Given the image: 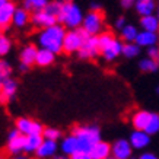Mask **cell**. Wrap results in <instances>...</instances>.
<instances>
[{"mask_svg":"<svg viewBox=\"0 0 159 159\" xmlns=\"http://www.w3.org/2000/svg\"><path fill=\"white\" fill-rule=\"evenodd\" d=\"M134 3H136V0H120V6L125 10L134 7Z\"/></svg>","mask_w":159,"mask_h":159,"instance_id":"f35d334b","label":"cell"},{"mask_svg":"<svg viewBox=\"0 0 159 159\" xmlns=\"http://www.w3.org/2000/svg\"><path fill=\"white\" fill-rule=\"evenodd\" d=\"M82 29L91 37H98L104 32V15L102 12H89L85 15Z\"/></svg>","mask_w":159,"mask_h":159,"instance_id":"5b68a950","label":"cell"},{"mask_svg":"<svg viewBox=\"0 0 159 159\" xmlns=\"http://www.w3.org/2000/svg\"><path fill=\"white\" fill-rule=\"evenodd\" d=\"M89 35L83 31L82 28L73 29V31H67V34L64 37V43H63V51L67 54H75L79 53L82 48L85 39Z\"/></svg>","mask_w":159,"mask_h":159,"instance_id":"277c9868","label":"cell"},{"mask_svg":"<svg viewBox=\"0 0 159 159\" xmlns=\"http://www.w3.org/2000/svg\"><path fill=\"white\" fill-rule=\"evenodd\" d=\"M31 22H32L34 26H37V28H39V29L50 28V26L58 24L57 18H56L54 15H51L50 12H47L45 9L41 10V12H35V13H32V16H31Z\"/></svg>","mask_w":159,"mask_h":159,"instance_id":"30bf717a","label":"cell"},{"mask_svg":"<svg viewBox=\"0 0 159 159\" xmlns=\"http://www.w3.org/2000/svg\"><path fill=\"white\" fill-rule=\"evenodd\" d=\"M156 93H158V95H159V85H158V86H156Z\"/></svg>","mask_w":159,"mask_h":159,"instance_id":"c3c4849f","label":"cell"},{"mask_svg":"<svg viewBox=\"0 0 159 159\" xmlns=\"http://www.w3.org/2000/svg\"><path fill=\"white\" fill-rule=\"evenodd\" d=\"M2 102H5V101H3V98H2V95H0V104H2Z\"/></svg>","mask_w":159,"mask_h":159,"instance_id":"681fc988","label":"cell"},{"mask_svg":"<svg viewBox=\"0 0 159 159\" xmlns=\"http://www.w3.org/2000/svg\"><path fill=\"white\" fill-rule=\"evenodd\" d=\"M125 25H127V24H125V18H124V16H120V18H117L116 22H114V26H116L118 31H121V29L124 28Z\"/></svg>","mask_w":159,"mask_h":159,"instance_id":"ab89813d","label":"cell"},{"mask_svg":"<svg viewBox=\"0 0 159 159\" xmlns=\"http://www.w3.org/2000/svg\"><path fill=\"white\" fill-rule=\"evenodd\" d=\"M152 111L148 110H139L131 116V125L134 127V130H146V127L149 124Z\"/></svg>","mask_w":159,"mask_h":159,"instance_id":"2e32d148","label":"cell"},{"mask_svg":"<svg viewBox=\"0 0 159 159\" xmlns=\"http://www.w3.org/2000/svg\"><path fill=\"white\" fill-rule=\"evenodd\" d=\"M108 159H116V158H114V156H110V158H108Z\"/></svg>","mask_w":159,"mask_h":159,"instance_id":"816d5d0a","label":"cell"},{"mask_svg":"<svg viewBox=\"0 0 159 159\" xmlns=\"http://www.w3.org/2000/svg\"><path fill=\"white\" fill-rule=\"evenodd\" d=\"M10 50H12V39L7 35L0 34V58L9 54Z\"/></svg>","mask_w":159,"mask_h":159,"instance_id":"d6a6232c","label":"cell"},{"mask_svg":"<svg viewBox=\"0 0 159 159\" xmlns=\"http://www.w3.org/2000/svg\"><path fill=\"white\" fill-rule=\"evenodd\" d=\"M146 57L149 58H153L156 61H159V45H153V47H149V48H146Z\"/></svg>","mask_w":159,"mask_h":159,"instance_id":"d590c367","label":"cell"},{"mask_svg":"<svg viewBox=\"0 0 159 159\" xmlns=\"http://www.w3.org/2000/svg\"><path fill=\"white\" fill-rule=\"evenodd\" d=\"M158 34H159V32H158Z\"/></svg>","mask_w":159,"mask_h":159,"instance_id":"db71d44e","label":"cell"},{"mask_svg":"<svg viewBox=\"0 0 159 159\" xmlns=\"http://www.w3.org/2000/svg\"><path fill=\"white\" fill-rule=\"evenodd\" d=\"M61 6H63V2H50L48 6L45 7V10H47V12H50L51 15H54L56 18H58L60 10H61Z\"/></svg>","mask_w":159,"mask_h":159,"instance_id":"e575fe53","label":"cell"},{"mask_svg":"<svg viewBox=\"0 0 159 159\" xmlns=\"http://www.w3.org/2000/svg\"><path fill=\"white\" fill-rule=\"evenodd\" d=\"M134 10L140 18L150 16V15H155V12H158V3L156 0H136Z\"/></svg>","mask_w":159,"mask_h":159,"instance_id":"9a60e30c","label":"cell"},{"mask_svg":"<svg viewBox=\"0 0 159 159\" xmlns=\"http://www.w3.org/2000/svg\"><path fill=\"white\" fill-rule=\"evenodd\" d=\"M26 70H28V66H25V64L20 63L19 64V72H26Z\"/></svg>","mask_w":159,"mask_h":159,"instance_id":"b9f144b4","label":"cell"},{"mask_svg":"<svg viewBox=\"0 0 159 159\" xmlns=\"http://www.w3.org/2000/svg\"><path fill=\"white\" fill-rule=\"evenodd\" d=\"M116 39V37H114V34L112 32H110V31H104L102 34L98 35V44H99V51H102V50L105 48V47H108L112 41Z\"/></svg>","mask_w":159,"mask_h":159,"instance_id":"4dcf8cb0","label":"cell"},{"mask_svg":"<svg viewBox=\"0 0 159 159\" xmlns=\"http://www.w3.org/2000/svg\"><path fill=\"white\" fill-rule=\"evenodd\" d=\"M9 2H12V0H9Z\"/></svg>","mask_w":159,"mask_h":159,"instance_id":"f5cc1de1","label":"cell"},{"mask_svg":"<svg viewBox=\"0 0 159 159\" xmlns=\"http://www.w3.org/2000/svg\"><path fill=\"white\" fill-rule=\"evenodd\" d=\"M91 10L92 12H101V5L97 2H92L91 3Z\"/></svg>","mask_w":159,"mask_h":159,"instance_id":"60d3db41","label":"cell"},{"mask_svg":"<svg viewBox=\"0 0 159 159\" xmlns=\"http://www.w3.org/2000/svg\"><path fill=\"white\" fill-rule=\"evenodd\" d=\"M121 41L123 43H136V38L139 35V29L133 24H127L124 28L120 31Z\"/></svg>","mask_w":159,"mask_h":159,"instance_id":"d4e9b609","label":"cell"},{"mask_svg":"<svg viewBox=\"0 0 159 159\" xmlns=\"http://www.w3.org/2000/svg\"><path fill=\"white\" fill-rule=\"evenodd\" d=\"M50 0H24L22 7L26 9L29 13H35V12H41L48 6Z\"/></svg>","mask_w":159,"mask_h":159,"instance_id":"4316f807","label":"cell"},{"mask_svg":"<svg viewBox=\"0 0 159 159\" xmlns=\"http://www.w3.org/2000/svg\"><path fill=\"white\" fill-rule=\"evenodd\" d=\"M44 137L41 134L37 136H26L25 140V153H37L39 146L43 145Z\"/></svg>","mask_w":159,"mask_h":159,"instance_id":"484cf974","label":"cell"},{"mask_svg":"<svg viewBox=\"0 0 159 159\" xmlns=\"http://www.w3.org/2000/svg\"><path fill=\"white\" fill-rule=\"evenodd\" d=\"M66 34H67L66 28L61 24H56L50 28L41 29L37 37V43L39 48H45L54 54H58L63 51V43Z\"/></svg>","mask_w":159,"mask_h":159,"instance_id":"6da1fadb","label":"cell"},{"mask_svg":"<svg viewBox=\"0 0 159 159\" xmlns=\"http://www.w3.org/2000/svg\"><path fill=\"white\" fill-rule=\"evenodd\" d=\"M56 60V54L48 51V50L45 48H39L38 50V54H37V61L35 64L38 66V67H48L51 66Z\"/></svg>","mask_w":159,"mask_h":159,"instance_id":"cb8c5ba5","label":"cell"},{"mask_svg":"<svg viewBox=\"0 0 159 159\" xmlns=\"http://www.w3.org/2000/svg\"><path fill=\"white\" fill-rule=\"evenodd\" d=\"M83 19H85V15H83L80 6L76 5L72 0L63 2L61 10H60V15H58L57 20L64 28L70 29V31L82 28Z\"/></svg>","mask_w":159,"mask_h":159,"instance_id":"7a4b0ae2","label":"cell"},{"mask_svg":"<svg viewBox=\"0 0 159 159\" xmlns=\"http://www.w3.org/2000/svg\"><path fill=\"white\" fill-rule=\"evenodd\" d=\"M140 28L142 31H149V32H159V19L156 15H150V16H143L140 18Z\"/></svg>","mask_w":159,"mask_h":159,"instance_id":"603a6c76","label":"cell"},{"mask_svg":"<svg viewBox=\"0 0 159 159\" xmlns=\"http://www.w3.org/2000/svg\"><path fill=\"white\" fill-rule=\"evenodd\" d=\"M140 47L136 43H124L123 45V56L125 58H136L140 56Z\"/></svg>","mask_w":159,"mask_h":159,"instance_id":"f1b7e54d","label":"cell"},{"mask_svg":"<svg viewBox=\"0 0 159 159\" xmlns=\"http://www.w3.org/2000/svg\"><path fill=\"white\" fill-rule=\"evenodd\" d=\"M15 129L24 136H43L44 125L37 120H32L29 117H19L15 121Z\"/></svg>","mask_w":159,"mask_h":159,"instance_id":"8992f818","label":"cell"},{"mask_svg":"<svg viewBox=\"0 0 159 159\" xmlns=\"http://www.w3.org/2000/svg\"><path fill=\"white\" fill-rule=\"evenodd\" d=\"M60 150L63 155L66 156H73L79 150V140L75 134L63 136V139L60 140Z\"/></svg>","mask_w":159,"mask_h":159,"instance_id":"5bb4252c","label":"cell"},{"mask_svg":"<svg viewBox=\"0 0 159 159\" xmlns=\"http://www.w3.org/2000/svg\"><path fill=\"white\" fill-rule=\"evenodd\" d=\"M136 44L140 48H149L159 44V34L149 32V31H139V35L136 38Z\"/></svg>","mask_w":159,"mask_h":159,"instance_id":"ac0fdd59","label":"cell"},{"mask_svg":"<svg viewBox=\"0 0 159 159\" xmlns=\"http://www.w3.org/2000/svg\"><path fill=\"white\" fill-rule=\"evenodd\" d=\"M152 136H149L145 130H133L129 136V142H130L131 148L134 150L145 152L146 148H149Z\"/></svg>","mask_w":159,"mask_h":159,"instance_id":"9c48e42d","label":"cell"},{"mask_svg":"<svg viewBox=\"0 0 159 159\" xmlns=\"http://www.w3.org/2000/svg\"><path fill=\"white\" fill-rule=\"evenodd\" d=\"M38 47L37 45H34V44H26L24 48L20 50L19 53V60L22 64H25V66H32V64H35V61H37V54H38Z\"/></svg>","mask_w":159,"mask_h":159,"instance_id":"e0dca14e","label":"cell"},{"mask_svg":"<svg viewBox=\"0 0 159 159\" xmlns=\"http://www.w3.org/2000/svg\"><path fill=\"white\" fill-rule=\"evenodd\" d=\"M145 131L149 136H155L159 133V114L158 112H152L150 121H149V124H148Z\"/></svg>","mask_w":159,"mask_h":159,"instance_id":"f546056e","label":"cell"},{"mask_svg":"<svg viewBox=\"0 0 159 159\" xmlns=\"http://www.w3.org/2000/svg\"><path fill=\"white\" fill-rule=\"evenodd\" d=\"M12 159H31V158H28V156H25V155H16V156H13Z\"/></svg>","mask_w":159,"mask_h":159,"instance_id":"7bdbcfd3","label":"cell"},{"mask_svg":"<svg viewBox=\"0 0 159 159\" xmlns=\"http://www.w3.org/2000/svg\"><path fill=\"white\" fill-rule=\"evenodd\" d=\"M0 159H6V158H5V155H3V153H0Z\"/></svg>","mask_w":159,"mask_h":159,"instance_id":"bcb514c9","label":"cell"},{"mask_svg":"<svg viewBox=\"0 0 159 159\" xmlns=\"http://www.w3.org/2000/svg\"><path fill=\"white\" fill-rule=\"evenodd\" d=\"M123 45H124V43H123L121 39L116 38L108 47H105V48L101 51L102 57L105 58L107 61H114V60H117L120 56H123Z\"/></svg>","mask_w":159,"mask_h":159,"instance_id":"4fadbf2b","label":"cell"},{"mask_svg":"<svg viewBox=\"0 0 159 159\" xmlns=\"http://www.w3.org/2000/svg\"><path fill=\"white\" fill-rule=\"evenodd\" d=\"M43 137L47 140H54V142H58L60 139H63L61 131L56 129V127H44L43 131Z\"/></svg>","mask_w":159,"mask_h":159,"instance_id":"1f68e13d","label":"cell"},{"mask_svg":"<svg viewBox=\"0 0 159 159\" xmlns=\"http://www.w3.org/2000/svg\"><path fill=\"white\" fill-rule=\"evenodd\" d=\"M7 2H9V0H0V10L3 9L6 5H7Z\"/></svg>","mask_w":159,"mask_h":159,"instance_id":"ee69618b","label":"cell"},{"mask_svg":"<svg viewBox=\"0 0 159 159\" xmlns=\"http://www.w3.org/2000/svg\"><path fill=\"white\" fill-rule=\"evenodd\" d=\"M101 53L99 51V44H98V37H88L85 39V43H83L82 48L80 51L77 53L79 58H82V60H89V58H93L95 56Z\"/></svg>","mask_w":159,"mask_h":159,"instance_id":"8fae6325","label":"cell"},{"mask_svg":"<svg viewBox=\"0 0 159 159\" xmlns=\"http://www.w3.org/2000/svg\"><path fill=\"white\" fill-rule=\"evenodd\" d=\"M79 140V150L83 152H91L92 146L97 145L98 142H101V129L95 124H85L77 125L72 131Z\"/></svg>","mask_w":159,"mask_h":159,"instance_id":"3957f363","label":"cell"},{"mask_svg":"<svg viewBox=\"0 0 159 159\" xmlns=\"http://www.w3.org/2000/svg\"><path fill=\"white\" fill-rule=\"evenodd\" d=\"M16 9L18 7L13 2H7V5L0 10V29H6L9 28V25H12Z\"/></svg>","mask_w":159,"mask_h":159,"instance_id":"d6986e66","label":"cell"},{"mask_svg":"<svg viewBox=\"0 0 159 159\" xmlns=\"http://www.w3.org/2000/svg\"><path fill=\"white\" fill-rule=\"evenodd\" d=\"M60 149V145L54 140H47L44 139L43 145L39 146V149L37 150V158L38 159H50V158H56L57 150Z\"/></svg>","mask_w":159,"mask_h":159,"instance_id":"7c38bea8","label":"cell"},{"mask_svg":"<svg viewBox=\"0 0 159 159\" xmlns=\"http://www.w3.org/2000/svg\"><path fill=\"white\" fill-rule=\"evenodd\" d=\"M31 16L32 15L29 13L26 9H24V7H18L16 9V12H15V16H13V22H12V25L13 26H16V28H25L26 25L31 22Z\"/></svg>","mask_w":159,"mask_h":159,"instance_id":"7402d4cb","label":"cell"},{"mask_svg":"<svg viewBox=\"0 0 159 159\" xmlns=\"http://www.w3.org/2000/svg\"><path fill=\"white\" fill-rule=\"evenodd\" d=\"M89 153H91L92 159H108L110 156H112L111 155V145L104 142V140H101V142H98L97 145L92 146Z\"/></svg>","mask_w":159,"mask_h":159,"instance_id":"ffe728a7","label":"cell"},{"mask_svg":"<svg viewBox=\"0 0 159 159\" xmlns=\"http://www.w3.org/2000/svg\"><path fill=\"white\" fill-rule=\"evenodd\" d=\"M133 150L129 139H117L111 145V155L116 159H131Z\"/></svg>","mask_w":159,"mask_h":159,"instance_id":"ba28073f","label":"cell"},{"mask_svg":"<svg viewBox=\"0 0 159 159\" xmlns=\"http://www.w3.org/2000/svg\"><path fill=\"white\" fill-rule=\"evenodd\" d=\"M25 140H26V136L20 134L16 129L10 130L9 134H7L6 150H7L10 155H13V156L22 155V152H25Z\"/></svg>","mask_w":159,"mask_h":159,"instance_id":"52a82bcc","label":"cell"},{"mask_svg":"<svg viewBox=\"0 0 159 159\" xmlns=\"http://www.w3.org/2000/svg\"><path fill=\"white\" fill-rule=\"evenodd\" d=\"M12 76V66L9 61H6L3 58H0V83L5 82L6 79Z\"/></svg>","mask_w":159,"mask_h":159,"instance_id":"836d02e7","label":"cell"},{"mask_svg":"<svg viewBox=\"0 0 159 159\" xmlns=\"http://www.w3.org/2000/svg\"><path fill=\"white\" fill-rule=\"evenodd\" d=\"M54 159H72L70 156H66V155H61V156H56Z\"/></svg>","mask_w":159,"mask_h":159,"instance_id":"f6af8a7d","label":"cell"},{"mask_svg":"<svg viewBox=\"0 0 159 159\" xmlns=\"http://www.w3.org/2000/svg\"><path fill=\"white\" fill-rule=\"evenodd\" d=\"M139 69L143 73H155L159 69V61L149 57H143L139 61Z\"/></svg>","mask_w":159,"mask_h":159,"instance_id":"83f0119b","label":"cell"},{"mask_svg":"<svg viewBox=\"0 0 159 159\" xmlns=\"http://www.w3.org/2000/svg\"><path fill=\"white\" fill-rule=\"evenodd\" d=\"M136 159H159V156L155 152H150V150H145V152H140V155Z\"/></svg>","mask_w":159,"mask_h":159,"instance_id":"8d00e7d4","label":"cell"},{"mask_svg":"<svg viewBox=\"0 0 159 159\" xmlns=\"http://www.w3.org/2000/svg\"><path fill=\"white\" fill-rule=\"evenodd\" d=\"M0 95H2V83H0Z\"/></svg>","mask_w":159,"mask_h":159,"instance_id":"f907efd6","label":"cell"},{"mask_svg":"<svg viewBox=\"0 0 159 159\" xmlns=\"http://www.w3.org/2000/svg\"><path fill=\"white\" fill-rule=\"evenodd\" d=\"M16 93H18V82L15 79L9 77V79H6L5 82H2V98H3L5 102L15 98Z\"/></svg>","mask_w":159,"mask_h":159,"instance_id":"44dd1931","label":"cell"},{"mask_svg":"<svg viewBox=\"0 0 159 159\" xmlns=\"http://www.w3.org/2000/svg\"><path fill=\"white\" fill-rule=\"evenodd\" d=\"M156 16H158V19H159V5H158V12H156Z\"/></svg>","mask_w":159,"mask_h":159,"instance_id":"7dc6e473","label":"cell"},{"mask_svg":"<svg viewBox=\"0 0 159 159\" xmlns=\"http://www.w3.org/2000/svg\"><path fill=\"white\" fill-rule=\"evenodd\" d=\"M72 159H92L91 158V153L89 152H83V150H77L76 153L70 156Z\"/></svg>","mask_w":159,"mask_h":159,"instance_id":"74e56055","label":"cell"}]
</instances>
